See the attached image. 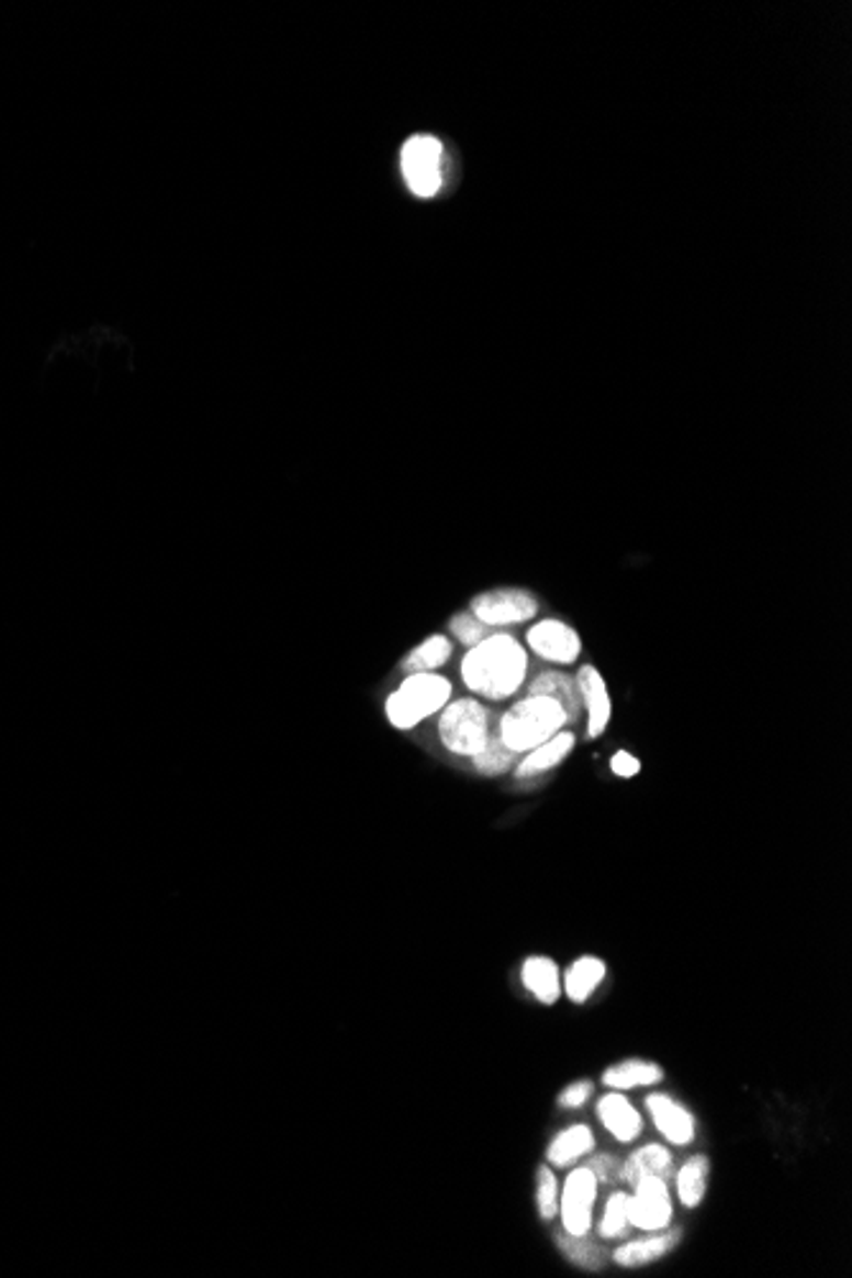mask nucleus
I'll list each match as a JSON object with an SVG mask.
<instances>
[{"label":"nucleus","mask_w":852,"mask_h":1278,"mask_svg":"<svg viewBox=\"0 0 852 1278\" xmlns=\"http://www.w3.org/2000/svg\"><path fill=\"white\" fill-rule=\"evenodd\" d=\"M526 651L513 636H487L462 661V680L487 699H506L526 676Z\"/></svg>","instance_id":"1"},{"label":"nucleus","mask_w":852,"mask_h":1278,"mask_svg":"<svg viewBox=\"0 0 852 1278\" xmlns=\"http://www.w3.org/2000/svg\"><path fill=\"white\" fill-rule=\"evenodd\" d=\"M564 725L567 713L557 699L543 697V694H528L501 717L498 736L511 751L524 755L554 738Z\"/></svg>","instance_id":"2"},{"label":"nucleus","mask_w":852,"mask_h":1278,"mask_svg":"<svg viewBox=\"0 0 852 1278\" xmlns=\"http://www.w3.org/2000/svg\"><path fill=\"white\" fill-rule=\"evenodd\" d=\"M449 697H452V684L445 676L431 672L408 674L406 682L385 702V715L393 728L412 730L424 717L445 709Z\"/></svg>","instance_id":"3"},{"label":"nucleus","mask_w":852,"mask_h":1278,"mask_svg":"<svg viewBox=\"0 0 852 1278\" xmlns=\"http://www.w3.org/2000/svg\"><path fill=\"white\" fill-rule=\"evenodd\" d=\"M491 713L475 699H457L439 717V738L447 751L475 755L491 738Z\"/></svg>","instance_id":"4"},{"label":"nucleus","mask_w":852,"mask_h":1278,"mask_svg":"<svg viewBox=\"0 0 852 1278\" xmlns=\"http://www.w3.org/2000/svg\"><path fill=\"white\" fill-rule=\"evenodd\" d=\"M441 159H445V148L434 136H412L401 148V173H404L406 187L412 189L416 197H434L441 189Z\"/></svg>","instance_id":"5"},{"label":"nucleus","mask_w":852,"mask_h":1278,"mask_svg":"<svg viewBox=\"0 0 852 1278\" xmlns=\"http://www.w3.org/2000/svg\"><path fill=\"white\" fill-rule=\"evenodd\" d=\"M597 1199V1179L587 1166L572 1169L559 1197L562 1230L570 1235H587L593 1227V1210Z\"/></svg>","instance_id":"6"},{"label":"nucleus","mask_w":852,"mask_h":1278,"mask_svg":"<svg viewBox=\"0 0 852 1278\" xmlns=\"http://www.w3.org/2000/svg\"><path fill=\"white\" fill-rule=\"evenodd\" d=\"M536 610H539L536 597L516 587L491 590V593L472 599V615L485 626H516V623L531 620Z\"/></svg>","instance_id":"7"},{"label":"nucleus","mask_w":852,"mask_h":1278,"mask_svg":"<svg viewBox=\"0 0 852 1278\" xmlns=\"http://www.w3.org/2000/svg\"><path fill=\"white\" fill-rule=\"evenodd\" d=\"M669 1181L659 1177L641 1179L634 1187L630 1195V1227L643 1230V1233H659L672 1225V1195H669Z\"/></svg>","instance_id":"8"},{"label":"nucleus","mask_w":852,"mask_h":1278,"mask_svg":"<svg viewBox=\"0 0 852 1278\" xmlns=\"http://www.w3.org/2000/svg\"><path fill=\"white\" fill-rule=\"evenodd\" d=\"M526 638L534 653H539L547 661H557V664H572L582 651L578 630L564 626L562 620L536 623Z\"/></svg>","instance_id":"9"},{"label":"nucleus","mask_w":852,"mask_h":1278,"mask_svg":"<svg viewBox=\"0 0 852 1278\" xmlns=\"http://www.w3.org/2000/svg\"><path fill=\"white\" fill-rule=\"evenodd\" d=\"M646 1108L651 1112L653 1125L659 1128V1133L664 1135L672 1146H690L694 1141V1135H697V1123H694L692 1112L680 1106L674 1098L653 1092L646 1098Z\"/></svg>","instance_id":"10"},{"label":"nucleus","mask_w":852,"mask_h":1278,"mask_svg":"<svg viewBox=\"0 0 852 1278\" xmlns=\"http://www.w3.org/2000/svg\"><path fill=\"white\" fill-rule=\"evenodd\" d=\"M682 1241V1230H659V1233H651L646 1237H638V1241H630L626 1245H620L618 1251L613 1253V1260L623 1268H641V1266H649L653 1260H661L664 1256H669L676 1245Z\"/></svg>","instance_id":"11"},{"label":"nucleus","mask_w":852,"mask_h":1278,"mask_svg":"<svg viewBox=\"0 0 852 1278\" xmlns=\"http://www.w3.org/2000/svg\"><path fill=\"white\" fill-rule=\"evenodd\" d=\"M582 707H587V738H599L610 720V697L595 666H582L578 674Z\"/></svg>","instance_id":"12"},{"label":"nucleus","mask_w":852,"mask_h":1278,"mask_svg":"<svg viewBox=\"0 0 852 1278\" xmlns=\"http://www.w3.org/2000/svg\"><path fill=\"white\" fill-rule=\"evenodd\" d=\"M597 1118L605 1125V1131L620 1143L636 1141L643 1131L641 1116L620 1092H607L605 1098H599Z\"/></svg>","instance_id":"13"},{"label":"nucleus","mask_w":852,"mask_h":1278,"mask_svg":"<svg viewBox=\"0 0 852 1278\" xmlns=\"http://www.w3.org/2000/svg\"><path fill=\"white\" fill-rule=\"evenodd\" d=\"M649 1177H659L664 1181L674 1179V1158L664 1146H659V1143H651V1146L634 1151V1154L628 1156V1162H623L620 1181H626L628 1187H636L638 1181Z\"/></svg>","instance_id":"14"},{"label":"nucleus","mask_w":852,"mask_h":1278,"mask_svg":"<svg viewBox=\"0 0 852 1278\" xmlns=\"http://www.w3.org/2000/svg\"><path fill=\"white\" fill-rule=\"evenodd\" d=\"M520 980H524V988L543 1006H554L559 996H562L559 967L549 957H528L524 967H520Z\"/></svg>","instance_id":"15"},{"label":"nucleus","mask_w":852,"mask_h":1278,"mask_svg":"<svg viewBox=\"0 0 852 1278\" xmlns=\"http://www.w3.org/2000/svg\"><path fill=\"white\" fill-rule=\"evenodd\" d=\"M572 748H574L572 732L559 730L554 738L547 740V743L536 746L534 751L524 753V759H520L518 766H516V776H520V778L536 776V773H543V771L559 766V763H562L567 755L572 753Z\"/></svg>","instance_id":"16"},{"label":"nucleus","mask_w":852,"mask_h":1278,"mask_svg":"<svg viewBox=\"0 0 852 1278\" xmlns=\"http://www.w3.org/2000/svg\"><path fill=\"white\" fill-rule=\"evenodd\" d=\"M528 694H543V697L557 699L567 713V722L580 720L582 697H580V686H578V682L572 680V676H567L562 672H543L531 682V690H528Z\"/></svg>","instance_id":"17"},{"label":"nucleus","mask_w":852,"mask_h":1278,"mask_svg":"<svg viewBox=\"0 0 852 1278\" xmlns=\"http://www.w3.org/2000/svg\"><path fill=\"white\" fill-rule=\"evenodd\" d=\"M593 1148H595L593 1131H590L587 1125L580 1123V1125L564 1128V1131L549 1143L547 1158H549L551 1166L564 1169V1166H572V1164H578L580 1158H585Z\"/></svg>","instance_id":"18"},{"label":"nucleus","mask_w":852,"mask_h":1278,"mask_svg":"<svg viewBox=\"0 0 852 1278\" xmlns=\"http://www.w3.org/2000/svg\"><path fill=\"white\" fill-rule=\"evenodd\" d=\"M664 1079V1069L653 1062L628 1060L605 1069L603 1085L610 1090H636V1087H653Z\"/></svg>","instance_id":"19"},{"label":"nucleus","mask_w":852,"mask_h":1278,"mask_svg":"<svg viewBox=\"0 0 852 1278\" xmlns=\"http://www.w3.org/2000/svg\"><path fill=\"white\" fill-rule=\"evenodd\" d=\"M605 975H607V967H605L603 960L593 957V954L580 957L578 962H572L570 969H567L564 993L570 996L572 1004L582 1006L599 988V983L605 980Z\"/></svg>","instance_id":"20"},{"label":"nucleus","mask_w":852,"mask_h":1278,"mask_svg":"<svg viewBox=\"0 0 852 1278\" xmlns=\"http://www.w3.org/2000/svg\"><path fill=\"white\" fill-rule=\"evenodd\" d=\"M707 1179H709L707 1156H692L690 1162L676 1172V1197H680V1202L686 1210H694V1207L702 1204V1199L707 1195Z\"/></svg>","instance_id":"21"},{"label":"nucleus","mask_w":852,"mask_h":1278,"mask_svg":"<svg viewBox=\"0 0 852 1278\" xmlns=\"http://www.w3.org/2000/svg\"><path fill=\"white\" fill-rule=\"evenodd\" d=\"M557 1245L559 1251L564 1253L567 1260H572L578 1268H585V1271H599L607 1258V1251L603 1245L590 1241L587 1235H570V1233H559L557 1235Z\"/></svg>","instance_id":"22"},{"label":"nucleus","mask_w":852,"mask_h":1278,"mask_svg":"<svg viewBox=\"0 0 852 1278\" xmlns=\"http://www.w3.org/2000/svg\"><path fill=\"white\" fill-rule=\"evenodd\" d=\"M472 761H475V769L483 773V776H501V773L516 766L520 761V753L511 751V748L501 740V736H493L491 732L487 743L480 748V753L472 755Z\"/></svg>","instance_id":"23"},{"label":"nucleus","mask_w":852,"mask_h":1278,"mask_svg":"<svg viewBox=\"0 0 852 1278\" xmlns=\"http://www.w3.org/2000/svg\"><path fill=\"white\" fill-rule=\"evenodd\" d=\"M449 657H452V643H449L445 636H431V638H426L419 649H414L412 653H408L406 661H404V669L408 674L434 672V669H439Z\"/></svg>","instance_id":"24"},{"label":"nucleus","mask_w":852,"mask_h":1278,"mask_svg":"<svg viewBox=\"0 0 852 1278\" xmlns=\"http://www.w3.org/2000/svg\"><path fill=\"white\" fill-rule=\"evenodd\" d=\"M628 1210H630V1195L613 1192L605 1204L603 1220H599V1237H605V1241H613V1237H626L628 1230H630Z\"/></svg>","instance_id":"25"},{"label":"nucleus","mask_w":852,"mask_h":1278,"mask_svg":"<svg viewBox=\"0 0 852 1278\" xmlns=\"http://www.w3.org/2000/svg\"><path fill=\"white\" fill-rule=\"evenodd\" d=\"M536 1204L541 1220H554L559 1214V1181L549 1166L536 1169Z\"/></svg>","instance_id":"26"},{"label":"nucleus","mask_w":852,"mask_h":1278,"mask_svg":"<svg viewBox=\"0 0 852 1278\" xmlns=\"http://www.w3.org/2000/svg\"><path fill=\"white\" fill-rule=\"evenodd\" d=\"M449 628H452V636L457 638V641L470 646V649L483 641V638H487V626L485 623H480L472 613L455 615L452 623H449Z\"/></svg>","instance_id":"27"},{"label":"nucleus","mask_w":852,"mask_h":1278,"mask_svg":"<svg viewBox=\"0 0 852 1278\" xmlns=\"http://www.w3.org/2000/svg\"><path fill=\"white\" fill-rule=\"evenodd\" d=\"M587 1169L595 1174L597 1185H607V1187L618 1185L620 1177H623V1162L610 1154H595L587 1162Z\"/></svg>","instance_id":"28"},{"label":"nucleus","mask_w":852,"mask_h":1278,"mask_svg":"<svg viewBox=\"0 0 852 1278\" xmlns=\"http://www.w3.org/2000/svg\"><path fill=\"white\" fill-rule=\"evenodd\" d=\"M590 1095H593V1083H590V1079H580V1083L564 1087L562 1095L557 1098V1106L564 1110L582 1108L590 1100Z\"/></svg>","instance_id":"29"},{"label":"nucleus","mask_w":852,"mask_h":1278,"mask_svg":"<svg viewBox=\"0 0 852 1278\" xmlns=\"http://www.w3.org/2000/svg\"><path fill=\"white\" fill-rule=\"evenodd\" d=\"M610 769H613L615 776H620V778H634L636 773L641 771V761H638L636 755L626 753V751H618V753H615L613 759H610Z\"/></svg>","instance_id":"30"}]
</instances>
